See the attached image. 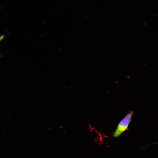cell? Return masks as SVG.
Instances as JSON below:
<instances>
[{
  "label": "cell",
  "mask_w": 158,
  "mask_h": 158,
  "mask_svg": "<svg viewBox=\"0 0 158 158\" xmlns=\"http://www.w3.org/2000/svg\"><path fill=\"white\" fill-rule=\"evenodd\" d=\"M133 111H130L119 122L116 129L113 132L112 136L114 138L119 137L125 131L128 130L129 125L130 123Z\"/></svg>",
  "instance_id": "6da1fadb"
},
{
  "label": "cell",
  "mask_w": 158,
  "mask_h": 158,
  "mask_svg": "<svg viewBox=\"0 0 158 158\" xmlns=\"http://www.w3.org/2000/svg\"><path fill=\"white\" fill-rule=\"evenodd\" d=\"M4 38V36L3 35L1 36L0 37V42L1 40H2L3 38Z\"/></svg>",
  "instance_id": "7a4b0ae2"
}]
</instances>
